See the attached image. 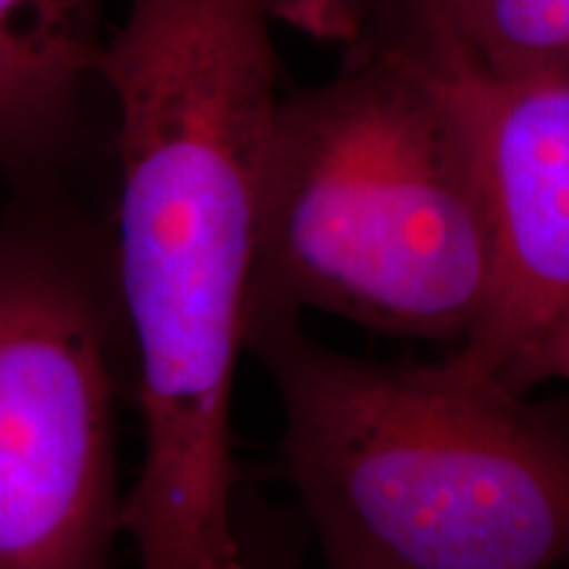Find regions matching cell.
Returning <instances> with one entry per match:
<instances>
[{
    "label": "cell",
    "mask_w": 569,
    "mask_h": 569,
    "mask_svg": "<svg viewBox=\"0 0 569 569\" xmlns=\"http://www.w3.org/2000/svg\"><path fill=\"white\" fill-rule=\"evenodd\" d=\"M269 21L267 0H130L98 56L142 427L122 503L138 569H248L232 403L282 98Z\"/></svg>",
    "instance_id": "cell-1"
},
{
    "label": "cell",
    "mask_w": 569,
    "mask_h": 569,
    "mask_svg": "<svg viewBox=\"0 0 569 569\" xmlns=\"http://www.w3.org/2000/svg\"><path fill=\"white\" fill-rule=\"evenodd\" d=\"M280 453L327 569H559L569 561V415L453 348L393 365L251 311Z\"/></svg>",
    "instance_id": "cell-2"
},
{
    "label": "cell",
    "mask_w": 569,
    "mask_h": 569,
    "mask_svg": "<svg viewBox=\"0 0 569 569\" xmlns=\"http://www.w3.org/2000/svg\"><path fill=\"white\" fill-rule=\"evenodd\" d=\"M493 293V217L443 61L417 21L361 34L332 80L277 106L248 315L461 346Z\"/></svg>",
    "instance_id": "cell-3"
},
{
    "label": "cell",
    "mask_w": 569,
    "mask_h": 569,
    "mask_svg": "<svg viewBox=\"0 0 569 569\" xmlns=\"http://www.w3.org/2000/svg\"><path fill=\"white\" fill-rule=\"evenodd\" d=\"M124 351L109 240L63 184L9 193L0 209V569H113Z\"/></svg>",
    "instance_id": "cell-4"
},
{
    "label": "cell",
    "mask_w": 569,
    "mask_h": 569,
    "mask_svg": "<svg viewBox=\"0 0 569 569\" xmlns=\"http://www.w3.org/2000/svg\"><path fill=\"white\" fill-rule=\"evenodd\" d=\"M411 17L457 88L496 230V293L461 353L515 386L569 311V77L496 74L417 9Z\"/></svg>",
    "instance_id": "cell-5"
},
{
    "label": "cell",
    "mask_w": 569,
    "mask_h": 569,
    "mask_svg": "<svg viewBox=\"0 0 569 569\" xmlns=\"http://www.w3.org/2000/svg\"><path fill=\"white\" fill-rule=\"evenodd\" d=\"M106 0H0V180L63 184L98 82Z\"/></svg>",
    "instance_id": "cell-6"
},
{
    "label": "cell",
    "mask_w": 569,
    "mask_h": 569,
    "mask_svg": "<svg viewBox=\"0 0 569 569\" xmlns=\"http://www.w3.org/2000/svg\"><path fill=\"white\" fill-rule=\"evenodd\" d=\"M415 6L482 69L569 77V0H415Z\"/></svg>",
    "instance_id": "cell-7"
},
{
    "label": "cell",
    "mask_w": 569,
    "mask_h": 569,
    "mask_svg": "<svg viewBox=\"0 0 569 569\" xmlns=\"http://www.w3.org/2000/svg\"><path fill=\"white\" fill-rule=\"evenodd\" d=\"M375 0H267L272 19H282L293 30L317 40L353 46L365 34Z\"/></svg>",
    "instance_id": "cell-8"
},
{
    "label": "cell",
    "mask_w": 569,
    "mask_h": 569,
    "mask_svg": "<svg viewBox=\"0 0 569 569\" xmlns=\"http://www.w3.org/2000/svg\"><path fill=\"white\" fill-rule=\"evenodd\" d=\"M549 380L569 382V311L546 332L515 375L519 390H530Z\"/></svg>",
    "instance_id": "cell-9"
},
{
    "label": "cell",
    "mask_w": 569,
    "mask_h": 569,
    "mask_svg": "<svg viewBox=\"0 0 569 569\" xmlns=\"http://www.w3.org/2000/svg\"><path fill=\"white\" fill-rule=\"evenodd\" d=\"M240 528H243L248 569H284L280 553H277L274 549H264V546L259 543V538H256L253 532L246 530L243 519H240Z\"/></svg>",
    "instance_id": "cell-10"
}]
</instances>
